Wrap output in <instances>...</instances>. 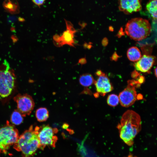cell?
Wrapping results in <instances>:
<instances>
[{
	"label": "cell",
	"instance_id": "obj_13",
	"mask_svg": "<svg viewBox=\"0 0 157 157\" xmlns=\"http://www.w3.org/2000/svg\"><path fill=\"white\" fill-rule=\"evenodd\" d=\"M127 55L129 60L133 62L138 61L141 57L140 50L136 47L130 48L127 50Z\"/></svg>",
	"mask_w": 157,
	"mask_h": 157
},
{
	"label": "cell",
	"instance_id": "obj_8",
	"mask_svg": "<svg viewBox=\"0 0 157 157\" xmlns=\"http://www.w3.org/2000/svg\"><path fill=\"white\" fill-rule=\"evenodd\" d=\"M127 83V87L119 93L118 96L120 104L126 107L133 104L137 98L136 87L131 83Z\"/></svg>",
	"mask_w": 157,
	"mask_h": 157
},
{
	"label": "cell",
	"instance_id": "obj_10",
	"mask_svg": "<svg viewBox=\"0 0 157 157\" xmlns=\"http://www.w3.org/2000/svg\"><path fill=\"white\" fill-rule=\"evenodd\" d=\"M94 83L97 92L102 96L111 92L113 89L109 79L105 74L99 76Z\"/></svg>",
	"mask_w": 157,
	"mask_h": 157
},
{
	"label": "cell",
	"instance_id": "obj_15",
	"mask_svg": "<svg viewBox=\"0 0 157 157\" xmlns=\"http://www.w3.org/2000/svg\"><path fill=\"white\" fill-rule=\"evenodd\" d=\"M79 82L83 86L88 87L94 83L95 81L91 74H86L80 76L79 78Z\"/></svg>",
	"mask_w": 157,
	"mask_h": 157
},
{
	"label": "cell",
	"instance_id": "obj_22",
	"mask_svg": "<svg viewBox=\"0 0 157 157\" xmlns=\"http://www.w3.org/2000/svg\"><path fill=\"white\" fill-rule=\"evenodd\" d=\"M102 43L103 46H106L108 44V39L106 38H104L103 40Z\"/></svg>",
	"mask_w": 157,
	"mask_h": 157
},
{
	"label": "cell",
	"instance_id": "obj_24",
	"mask_svg": "<svg viewBox=\"0 0 157 157\" xmlns=\"http://www.w3.org/2000/svg\"><path fill=\"white\" fill-rule=\"evenodd\" d=\"M96 73V74L98 76L102 75L105 74L104 72H102L100 70H98Z\"/></svg>",
	"mask_w": 157,
	"mask_h": 157
},
{
	"label": "cell",
	"instance_id": "obj_23",
	"mask_svg": "<svg viewBox=\"0 0 157 157\" xmlns=\"http://www.w3.org/2000/svg\"><path fill=\"white\" fill-rule=\"evenodd\" d=\"M118 56L116 53H114L112 57V59L114 60H117L118 58Z\"/></svg>",
	"mask_w": 157,
	"mask_h": 157
},
{
	"label": "cell",
	"instance_id": "obj_1",
	"mask_svg": "<svg viewBox=\"0 0 157 157\" xmlns=\"http://www.w3.org/2000/svg\"><path fill=\"white\" fill-rule=\"evenodd\" d=\"M141 128L139 115L131 110H128L123 115L120 124L117 125L120 138L127 145H132L133 140Z\"/></svg>",
	"mask_w": 157,
	"mask_h": 157
},
{
	"label": "cell",
	"instance_id": "obj_11",
	"mask_svg": "<svg viewBox=\"0 0 157 157\" xmlns=\"http://www.w3.org/2000/svg\"><path fill=\"white\" fill-rule=\"evenodd\" d=\"M155 57L151 56L143 55L135 64L137 70L142 72H148L151 68L155 62Z\"/></svg>",
	"mask_w": 157,
	"mask_h": 157
},
{
	"label": "cell",
	"instance_id": "obj_14",
	"mask_svg": "<svg viewBox=\"0 0 157 157\" xmlns=\"http://www.w3.org/2000/svg\"><path fill=\"white\" fill-rule=\"evenodd\" d=\"M157 0H149L146 5L147 10L152 18L155 21L157 19Z\"/></svg>",
	"mask_w": 157,
	"mask_h": 157
},
{
	"label": "cell",
	"instance_id": "obj_4",
	"mask_svg": "<svg viewBox=\"0 0 157 157\" xmlns=\"http://www.w3.org/2000/svg\"><path fill=\"white\" fill-rule=\"evenodd\" d=\"M15 76L8 62L5 60L0 66V99L7 98L15 89Z\"/></svg>",
	"mask_w": 157,
	"mask_h": 157
},
{
	"label": "cell",
	"instance_id": "obj_18",
	"mask_svg": "<svg viewBox=\"0 0 157 157\" xmlns=\"http://www.w3.org/2000/svg\"><path fill=\"white\" fill-rule=\"evenodd\" d=\"M119 102V97L116 94H112L108 95L107 99V103L109 106L114 107Z\"/></svg>",
	"mask_w": 157,
	"mask_h": 157
},
{
	"label": "cell",
	"instance_id": "obj_19",
	"mask_svg": "<svg viewBox=\"0 0 157 157\" xmlns=\"http://www.w3.org/2000/svg\"><path fill=\"white\" fill-rule=\"evenodd\" d=\"M31 0L35 4L40 7L44 4L46 0Z\"/></svg>",
	"mask_w": 157,
	"mask_h": 157
},
{
	"label": "cell",
	"instance_id": "obj_6",
	"mask_svg": "<svg viewBox=\"0 0 157 157\" xmlns=\"http://www.w3.org/2000/svg\"><path fill=\"white\" fill-rule=\"evenodd\" d=\"M17 104V110L23 117L29 115L34 108L35 103L32 97L27 94H18L13 98Z\"/></svg>",
	"mask_w": 157,
	"mask_h": 157
},
{
	"label": "cell",
	"instance_id": "obj_26",
	"mask_svg": "<svg viewBox=\"0 0 157 157\" xmlns=\"http://www.w3.org/2000/svg\"><path fill=\"white\" fill-rule=\"evenodd\" d=\"M1 149H0V153H1Z\"/></svg>",
	"mask_w": 157,
	"mask_h": 157
},
{
	"label": "cell",
	"instance_id": "obj_16",
	"mask_svg": "<svg viewBox=\"0 0 157 157\" xmlns=\"http://www.w3.org/2000/svg\"><path fill=\"white\" fill-rule=\"evenodd\" d=\"M35 115L38 121L43 122L46 121L48 118L49 113L46 108L41 107L36 110Z\"/></svg>",
	"mask_w": 157,
	"mask_h": 157
},
{
	"label": "cell",
	"instance_id": "obj_3",
	"mask_svg": "<svg viewBox=\"0 0 157 157\" xmlns=\"http://www.w3.org/2000/svg\"><path fill=\"white\" fill-rule=\"evenodd\" d=\"M125 31L131 39L140 41L149 35L151 31V26L147 19L136 17L128 21L125 25Z\"/></svg>",
	"mask_w": 157,
	"mask_h": 157
},
{
	"label": "cell",
	"instance_id": "obj_12",
	"mask_svg": "<svg viewBox=\"0 0 157 157\" xmlns=\"http://www.w3.org/2000/svg\"><path fill=\"white\" fill-rule=\"evenodd\" d=\"M65 22L66 30L63 32L62 36L60 37V38L62 40H60L62 41L61 43L62 44H67L73 46V44L74 43L73 39L74 34L76 32V30L70 22L65 20Z\"/></svg>",
	"mask_w": 157,
	"mask_h": 157
},
{
	"label": "cell",
	"instance_id": "obj_25",
	"mask_svg": "<svg viewBox=\"0 0 157 157\" xmlns=\"http://www.w3.org/2000/svg\"><path fill=\"white\" fill-rule=\"evenodd\" d=\"M154 73L155 74V75L157 77V67H156V68L154 69Z\"/></svg>",
	"mask_w": 157,
	"mask_h": 157
},
{
	"label": "cell",
	"instance_id": "obj_17",
	"mask_svg": "<svg viewBox=\"0 0 157 157\" xmlns=\"http://www.w3.org/2000/svg\"><path fill=\"white\" fill-rule=\"evenodd\" d=\"M23 120V116L17 110H15L12 113L10 121L13 124L19 125L22 123Z\"/></svg>",
	"mask_w": 157,
	"mask_h": 157
},
{
	"label": "cell",
	"instance_id": "obj_5",
	"mask_svg": "<svg viewBox=\"0 0 157 157\" xmlns=\"http://www.w3.org/2000/svg\"><path fill=\"white\" fill-rule=\"evenodd\" d=\"M19 137L17 129L7 121L6 125L0 128V149L1 152L6 154L10 147L17 142Z\"/></svg>",
	"mask_w": 157,
	"mask_h": 157
},
{
	"label": "cell",
	"instance_id": "obj_7",
	"mask_svg": "<svg viewBox=\"0 0 157 157\" xmlns=\"http://www.w3.org/2000/svg\"><path fill=\"white\" fill-rule=\"evenodd\" d=\"M48 125L43 126L41 129L39 128L38 136L39 139L40 146L39 148L43 149L46 146L54 147L57 137L54 135L55 131Z\"/></svg>",
	"mask_w": 157,
	"mask_h": 157
},
{
	"label": "cell",
	"instance_id": "obj_2",
	"mask_svg": "<svg viewBox=\"0 0 157 157\" xmlns=\"http://www.w3.org/2000/svg\"><path fill=\"white\" fill-rule=\"evenodd\" d=\"M40 128L38 126L33 128L32 125L25 131L20 136L14 144L13 148L20 151L22 157H31L35 154L40 144L38 134Z\"/></svg>",
	"mask_w": 157,
	"mask_h": 157
},
{
	"label": "cell",
	"instance_id": "obj_9",
	"mask_svg": "<svg viewBox=\"0 0 157 157\" xmlns=\"http://www.w3.org/2000/svg\"><path fill=\"white\" fill-rule=\"evenodd\" d=\"M142 0H118L120 11L128 15L140 10Z\"/></svg>",
	"mask_w": 157,
	"mask_h": 157
},
{
	"label": "cell",
	"instance_id": "obj_21",
	"mask_svg": "<svg viewBox=\"0 0 157 157\" xmlns=\"http://www.w3.org/2000/svg\"><path fill=\"white\" fill-rule=\"evenodd\" d=\"M136 79V81L140 84L142 83L145 81V78L144 76H142L140 75Z\"/></svg>",
	"mask_w": 157,
	"mask_h": 157
},
{
	"label": "cell",
	"instance_id": "obj_20",
	"mask_svg": "<svg viewBox=\"0 0 157 157\" xmlns=\"http://www.w3.org/2000/svg\"><path fill=\"white\" fill-rule=\"evenodd\" d=\"M140 76V74L136 70H134L133 72L131 74L132 77L135 79H137Z\"/></svg>",
	"mask_w": 157,
	"mask_h": 157
}]
</instances>
